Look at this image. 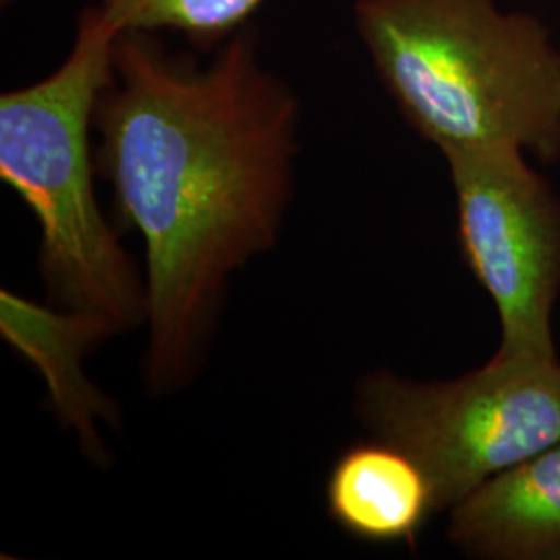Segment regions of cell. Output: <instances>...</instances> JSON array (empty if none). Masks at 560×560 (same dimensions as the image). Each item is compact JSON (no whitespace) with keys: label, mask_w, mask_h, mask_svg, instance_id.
I'll return each instance as SVG.
<instances>
[{"label":"cell","mask_w":560,"mask_h":560,"mask_svg":"<svg viewBox=\"0 0 560 560\" xmlns=\"http://www.w3.org/2000/svg\"><path fill=\"white\" fill-rule=\"evenodd\" d=\"M96 168L143 243V384L200 376L233 277L277 247L295 196L301 98L256 23L210 52L120 32L96 106Z\"/></svg>","instance_id":"cell-1"},{"label":"cell","mask_w":560,"mask_h":560,"mask_svg":"<svg viewBox=\"0 0 560 560\" xmlns=\"http://www.w3.org/2000/svg\"><path fill=\"white\" fill-rule=\"evenodd\" d=\"M0 332L38 368L55 416L78 436L81 453L94 465H106L101 423L120 428V409L85 376L83 360L117 332L101 318L36 303L9 289L0 291Z\"/></svg>","instance_id":"cell-6"},{"label":"cell","mask_w":560,"mask_h":560,"mask_svg":"<svg viewBox=\"0 0 560 560\" xmlns=\"http://www.w3.org/2000/svg\"><path fill=\"white\" fill-rule=\"evenodd\" d=\"M448 540L483 560H560V441L448 511Z\"/></svg>","instance_id":"cell-7"},{"label":"cell","mask_w":560,"mask_h":560,"mask_svg":"<svg viewBox=\"0 0 560 560\" xmlns=\"http://www.w3.org/2000/svg\"><path fill=\"white\" fill-rule=\"evenodd\" d=\"M353 27L402 119L441 154L560 159V48L501 0H355Z\"/></svg>","instance_id":"cell-2"},{"label":"cell","mask_w":560,"mask_h":560,"mask_svg":"<svg viewBox=\"0 0 560 560\" xmlns=\"http://www.w3.org/2000/svg\"><path fill=\"white\" fill-rule=\"evenodd\" d=\"M326 511L345 534L372 544H413L436 515L420 463L390 442H355L326 480Z\"/></svg>","instance_id":"cell-8"},{"label":"cell","mask_w":560,"mask_h":560,"mask_svg":"<svg viewBox=\"0 0 560 560\" xmlns=\"http://www.w3.org/2000/svg\"><path fill=\"white\" fill-rule=\"evenodd\" d=\"M355 413L372 439L409 453L436 511L560 441V361L499 349L459 378L418 382L388 370L355 386Z\"/></svg>","instance_id":"cell-4"},{"label":"cell","mask_w":560,"mask_h":560,"mask_svg":"<svg viewBox=\"0 0 560 560\" xmlns=\"http://www.w3.org/2000/svg\"><path fill=\"white\" fill-rule=\"evenodd\" d=\"M457 203L460 256L497 307L502 351L555 358L560 198L517 148L442 154Z\"/></svg>","instance_id":"cell-5"},{"label":"cell","mask_w":560,"mask_h":560,"mask_svg":"<svg viewBox=\"0 0 560 560\" xmlns=\"http://www.w3.org/2000/svg\"><path fill=\"white\" fill-rule=\"evenodd\" d=\"M266 0H96L120 32L175 34L198 52L254 23Z\"/></svg>","instance_id":"cell-9"},{"label":"cell","mask_w":560,"mask_h":560,"mask_svg":"<svg viewBox=\"0 0 560 560\" xmlns=\"http://www.w3.org/2000/svg\"><path fill=\"white\" fill-rule=\"evenodd\" d=\"M23 0H0V7L2 9H11V7H15V4H20Z\"/></svg>","instance_id":"cell-10"},{"label":"cell","mask_w":560,"mask_h":560,"mask_svg":"<svg viewBox=\"0 0 560 560\" xmlns=\"http://www.w3.org/2000/svg\"><path fill=\"white\" fill-rule=\"evenodd\" d=\"M120 30L92 2L67 57L0 96V179L40 226L38 266L52 305L106 322L117 337L145 326V280L96 191V106Z\"/></svg>","instance_id":"cell-3"}]
</instances>
